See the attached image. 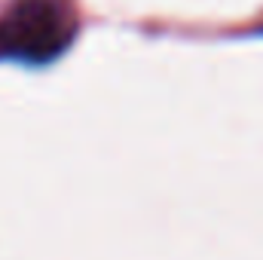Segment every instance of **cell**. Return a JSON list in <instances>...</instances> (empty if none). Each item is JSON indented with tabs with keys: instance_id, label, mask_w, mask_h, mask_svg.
Returning <instances> with one entry per match:
<instances>
[{
	"instance_id": "6da1fadb",
	"label": "cell",
	"mask_w": 263,
	"mask_h": 260,
	"mask_svg": "<svg viewBox=\"0 0 263 260\" xmlns=\"http://www.w3.org/2000/svg\"><path fill=\"white\" fill-rule=\"evenodd\" d=\"M73 37L59 0H15L0 18V55L22 62H49Z\"/></svg>"
}]
</instances>
